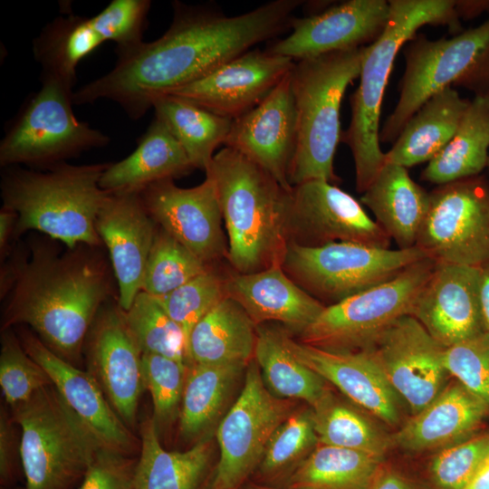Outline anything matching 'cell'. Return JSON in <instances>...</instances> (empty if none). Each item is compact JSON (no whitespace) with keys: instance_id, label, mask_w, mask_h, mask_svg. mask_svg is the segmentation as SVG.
<instances>
[{"instance_id":"f907efd6","label":"cell","mask_w":489,"mask_h":489,"mask_svg":"<svg viewBox=\"0 0 489 489\" xmlns=\"http://www.w3.org/2000/svg\"><path fill=\"white\" fill-rule=\"evenodd\" d=\"M30 255L29 246L14 244L6 258L1 262L0 297L5 299L14 288L16 280Z\"/></svg>"},{"instance_id":"f6af8a7d","label":"cell","mask_w":489,"mask_h":489,"mask_svg":"<svg viewBox=\"0 0 489 489\" xmlns=\"http://www.w3.org/2000/svg\"><path fill=\"white\" fill-rule=\"evenodd\" d=\"M489 455V433L436 451L429 464V474L438 489H461Z\"/></svg>"},{"instance_id":"44dd1931","label":"cell","mask_w":489,"mask_h":489,"mask_svg":"<svg viewBox=\"0 0 489 489\" xmlns=\"http://www.w3.org/2000/svg\"><path fill=\"white\" fill-rule=\"evenodd\" d=\"M480 267L436 263L410 315L444 348L485 331Z\"/></svg>"},{"instance_id":"2e32d148","label":"cell","mask_w":489,"mask_h":489,"mask_svg":"<svg viewBox=\"0 0 489 489\" xmlns=\"http://www.w3.org/2000/svg\"><path fill=\"white\" fill-rule=\"evenodd\" d=\"M154 222L206 264L227 257L228 246L214 180L182 188L173 179L156 182L139 193Z\"/></svg>"},{"instance_id":"7c38bea8","label":"cell","mask_w":489,"mask_h":489,"mask_svg":"<svg viewBox=\"0 0 489 489\" xmlns=\"http://www.w3.org/2000/svg\"><path fill=\"white\" fill-rule=\"evenodd\" d=\"M244 376L237 399L216 428L219 459L209 489H240L257 470L274 431L296 409L297 400L268 389L254 360Z\"/></svg>"},{"instance_id":"b9f144b4","label":"cell","mask_w":489,"mask_h":489,"mask_svg":"<svg viewBox=\"0 0 489 489\" xmlns=\"http://www.w3.org/2000/svg\"><path fill=\"white\" fill-rule=\"evenodd\" d=\"M225 278L212 267L174 291L155 296L169 317L182 329L187 350L196 324L225 298Z\"/></svg>"},{"instance_id":"ba28073f","label":"cell","mask_w":489,"mask_h":489,"mask_svg":"<svg viewBox=\"0 0 489 489\" xmlns=\"http://www.w3.org/2000/svg\"><path fill=\"white\" fill-rule=\"evenodd\" d=\"M25 489H71L101 448L53 385L12 407Z\"/></svg>"},{"instance_id":"816d5d0a","label":"cell","mask_w":489,"mask_h":489,"mask_svg":"<svg viewBox=\"0 0 489 489\" xmlns=\"http://www.w3.org/2000/svg\"><path fill=\"white\" fill-rule=\"evenodd\" d=\"M17 215L14 211L2 206L0 211V258L4 261L9 254L14 239Z\"/></svg>"},{"instance_id":"60d3db41","label":"cell","mask_w":489,"mask_h":489,"mask_svg":"<svg viewBox=\"0 0 489 489\" xmlns=\"http://www.w3.org/2000/svg\"><path fill=\"white\" fill-rule=\"evenodd\" d=\"M212 267L158 225L141 291L156 297L162 296Z\"/></svg>"},{"instance_id":"bcb514c9","label":"cell","mask_w":489,"mask_h":489,"mask_svg":"<svg viewBox=\"0 0 489 489\" xmlns=\"http://www.w3.org/2000/svg\"><path fill=\"white\" fill-rule=\"evenodd\" d=\"M444 363L448 374L489 408V333L446 348Z\"/></svg>"},{"instance_id":"484cf974","label":"cell","mask_w":489,"mask_h":489,"mask_svg":"<svg viewBox=\"0 0 489 489\" xmlns=\"http://www.w3.org/2000/svg\"><path fill=\"white\" fill-rule=\"evenodd\" d=\"M488 415V407L455 379L391 435L392 446L408 452L437 451L476 435Z\"/></svg>"},{"instance_id":"7a4b0ae2","label":"cell","mask_w":489,"mask_h":489,"mask_svg":"<svg viewBox=\"0 0 489 489\" xmlns=\"http://www.w3.org/2000/svg\"><path fill=\"white\" fill-rule=\"evenodd\" d=\"M55 241L30 238L29 258L5 298L1 331L27 325L75 366L97 313L116 294V279L102 247L82 244L62 253Z\"/></svg>"},{"instance_id":"ab89813d","label":"cell","mask_w":489,"mask_h":489,"mask_svg":"<svg viewBox=\"0 0 489 489\" xmlns=\"http://www.w3.org/2000/svg\"><path fill=\"white\" fill-rule=\"evenodd\" d=\"M312 409H295L274 431L257 468L264 480H284L315 448Z\"/></svg>"},{"instance_id":"30bf717a","label":"cell","mask_w":489,"mask_h":489,"mask_svg":"<svg viewBox=\"0 0 489 489\" xmlns=\"http://www.w3.org/2000/svg\"><path fill=\"white\" fill-rule=\"evenodd\" d=\"M426 257L417 246L393 250L352 242L316 247L289 243L282 267L327 306L388 281Z\"/></svg>"},{"instance_id":"9c48e42d","label":"cell","mask_w":489,"mask_h":489,"mask_svg":"<svg viewBox=\"0 0 489 489\" xmlns=\"http://www.w3.org/2000/svg\"><path fill=\"white\" fill-rule=\"evenodd\" d=\"M41 89L23 106L0 143V165L49 168L110 141L80 121L72 110V88L42 76Z\"/></svg>"},{"instance_id":"ffe728a7","label":"cell","mask_w":489,"mask_h":489,"mask_svg":"<svg viewBox=\"0 0 489 489\" xmlns=\"http://www.w3.org/2000/svg\"><path fill=\"white\" fill-rule=\"evenodd\" d=\"M296 141L297 119L290 71L258 105L233 120L224 145L260 166L290 191L292 187L289 169Z\"/></svg>"},{"instance_id":"f35d334b","label":"cell","mask_w":489,"mask_h":489,"mask_svg":"<svg viewBox=\"0 0 489 489\" xmlns=\"http://www.w3.org/2000/svg\"><path fill=\"white\" fill-rule=\"evenodd\" d=\"M125 312L127 324L142 353L157 354L187 364V342L182 329L156 297L143 291Z\"/></svg>"},{"instance_id":"d6a6232c","label":"cell","mask_w":489,"mask_h":489,"mask_svg":"<svg viewBox=\"0 0 489 489\" xmlns=\"http://www.w3.org/2000/svg\"><path fill=\"white\" fill-rule=\"evenodd\" d=\"M248 365L195 362L187 365L178 414L179 430L185 438L200 437L218 420Z\"/></svg>"},{"instance_id":"681fc988","label":"cell","mask_w":489,"mask_h":489,"mask_svg":"<svg viewBox=\"0 0 489 489\" xmlns=\"http://www.w3.org/2000/svg\"><path fill=\"white\" fill-rule=\"evenodd\" d=\"M13 419L1 408L0 413V475L2 482L10 480L14 466L16 446Z\"/></svg>"},{"instance_id":"83f0119b","label":"cell","mask_w":489,"mask_h":489,"mask_svg":"<svg viewBox=\"0 0 489 489\" xmlns=\"http://www.w3.org/2000/svg\"><path fill=\"white\" fill-rule=\"evenodd\" d=\"M429 200V192L411 178L407 168L390 163L381 168L360 197L398 249L416 245Z\"/></svg>"},{"instance_id":"8fae6325","label":"cell","mask_w":489,"mask_h":489,"mask_svg":"<svg viewBox=\"0 0 489 489\" xmlns=\"http://www.w3.org/2000/svg\"><path fill=\"white\" fill-rule=\"evenodd\" d=\"M435 265L426 257L388 281L325 306L296 340L333 351L365 350L399 318L410 315Z\"/></svg>"},{"instance_id":"4316f807","label":"cell","mask_w":489,"mask_h":489,"mask_svg":"<svg viewBox=\"0 0 489 489\" xmlns=\"http://www.w3.org/2000/svg\"><path fill=\"white\" fill-rule=\"evenodd\" d=\"M193 166L167 125L155 117L138 140L137 149L124 159L110 163L100 187L113 194L140 193L149 186L188 174Z\"/></svg>"},{"instance_id":"f546056e","label":"cell","mask_w":489,"mask_h":489,"mask_svg":"<svg viewBox=\"0 0 489 489\" xmlns=\"http://www.w3.org/2000/svg\"><path fill=\"white\" fill-rule=\"evenodd\" d=\"M140 436L134 489H203L212 463L210 438L204 437L186 451H168L152 418L143 422Z\"/></svg>"},{"instance_id":"d4e9b609","label":"cell","mask_w":489,"mask_h":489,"mask_svg":"<svg viewBox=\"0 0 489 489\" xmlns=\"http://www.w3.org/2000/svg\"><path fill=\"white\" fill-rule=\"evenodd\" d=\"M226 295L236 301L256 326L276 321L300 335L325 305L312 297L283 271L282 265L225 278Z\"/></svg>"},{"instance_id":"e575fe53","label":"cell","mask_w":489,"mask_h":489,"mask_svg":"<svg viewBox=\"0 0 489 489\" xmlns=\"http://www.w3.org/2000/svg\"><path fill=\"white\" fill-rule=\"evenodd\" d=\"M383 458L318 443L283 486L292 489H371Z\"/></svg>"},{"instance_id":"ee69618b","label":"cell","mask_w":489,"mask_h":489,"mask_svg":"<svg viewBox=\"0 0 489 489\" xmlns=\"http://www.w3.org/2000/svg\"><path fill=\"white\" fill-rule=\"evenodd\" d=\"M145 388L153 403L158 430L178 417L186 380L187 364L157 354L142 353Z\"/></svg>"},{"instance_id":"836d02e7","label":"cell","mask_w":489,"mask_h":489,"mask_svg":"<svg viewBox=\"0 0 489 489\" xmlns=\"http://www.w3.org/2000/svg\"><path fill=\"white\" fill-rule=\"evenodd\" d=\"M489 95L475 96L452 139L421 174L437 186L480 175L489 160Z\"/></svg>"},{"instance_id":"7dc6e473","label":"cell","mask_w":489,"mask_h":489,"mask_svg":"<svg viewBox=\"0 0 489 489\" xmlns=\"http://www.w3.org/2000/svg\"><path fill=\"white\" fill-rule=\"evenodd\" d=\"M150 5L149 0H113L94 18L107 41L123 51L143 42Z\"/></svg>"},{"instance_id":"5bb4252c","label":"cell","mask_w":489,"mask_h":489,"mask_svg":"<svg viewBox=\"0 0 489 489\" xmlns=\"http://www.w3.org/2000/svg\"><path fill=\"white\" fill-rule=\"evenodd\" d=\"M288 244L316 247L352 242L389 248L390 237L348 192L326 180L292 187L287 216Z\"/></svg>"},{"instance_id":"6f0895ef","label":"cell","mask_w":489,"mask_h":489,"mask_svg":"<svg viewBox=\"0 0 489 489\" xmlns=\"http://www.w3.org/2000/svg\"><path fill=\"white\" fill-rule=\"evenodd\" d=\"M240 489H292V488H288L284 486L277 487V486H273L269 484L248 483L244 484V486L243 485Z\"/></svg>"},{"instance_id":"9f6ffc18","label":"cell","mask_w":489,"mask_h":489,"mask_svg":"<svg viewBox=\"0 0 489 489\" xmlns=\"http://www.w3.org/2000/svg\"><path fill=\"white\" fill-rule=\"evenodd\" d=\"M461 489H489V455L472 478Z\"/></svg>"},{"instance_id":"603a6c76","label":"cell","mask_w":489,"mask_h":489,"mask_svg":"<svg viewBox=\"0 0 489 489\" xmlns=\"http://www.w3.org/2000/svg\"><path fill=\"white\" fill-rule=\"evenodd\" d=\"M95 227L115 275L118 303L127 312L142 290L158 225L147 212L139 193H110Z\"/></svg>"},{"instance_id":"11a10c76","label":"cell","mask_w":489,"mask_h":489,"mask_svg":"<svg viewBox=\"0 0 489 489\" xmlns=\"http://www.w3.org/2000/svg\"><path fill=\"white\" fill-rule=\"evenodd\" d=\"M456 11L460 18H470L489 11V1H456Z\"/></svg>"},{"instance_id":"7402d4cb","label":"cell","mask_w":489,"mask_h":489,"mask_svg":"<svg viewBox=\"0 0 489 489\" xmlns=\"http://www.w3.org/2000/svg\"><path fill=\"white\" fill-rule=\"evenodd\" d=\"M18 338L26 353L46 371L64 404L101 448L125 455L135 448V437L87 370L56 355L27 329L23 328Z\"/></svg>"},{"instance_id":"4dcf8cb0","label":"cell","mask_w":489,"mask_h":489,"mask_svg":"<svg viewBox=\"0 0 489 489\" xmlns=\"http://www.w3.org/2000/svg\"><path fill=\"white\" fill-rule=\"evenodd\" d=\"M256 339L257 326L236 301L226 296L192 330L187 365L249 364L254 360Z\"/></svg>"},{"instance_id":"db71d44e","label":"cell","mask_w":489,"mask_h":489,"mask_svg":"<svg viewBox=\"0 0 489 489\" xmlns=\"http://www.w3.org/2000/svg\"><path fill=\"white\" fill-rule=\"evenodd\" d=\"M481 269L480 299L484 330L489 333V262Z\"/></svg>"},{"instance_id":"8d00e7d4","label":"cell","mask_w":489,"mask_h":489,"mask_svg":"<svg viewBox=\"0 0 489 489\" xmlns=\"http://www.w3.org/2000/svg\"><path fill=\"white\" fill-rule=\"evenodd\" d=\"M151 104L155 117L167 125L193 168L206 171L216 149L224 145L233 120L170 94L155 95Z\"/></svg>"},{"instance_id":"52a82bcc","label":"cell","mask_w":489,"mask_h":489,"mask_svg":"<svg viewBox=\"0 0 489 489\" xmlns=\"http://www.w3.org/2000/svg\"><path fill=\"white\" fill-rule=\"evenodd\" d=\"M408 43L399 98L379 132L383 143L395 142L410 117L446 88L455 85L475 96L489 95V17L451 38L417 34Z\"/></svg>"},{"instance_id":"8992f818","label":"cell","mask_w":489,"mask_h":489,"mask_svg":"<svg viewBox=\"0 0 489 489\" xmlns=\"http://www.w3.org/2000/svg\"><path fill=\"white\" fill-rule=\"evenodd\" d=\"M366 46L294 62L291 77L297 141L288 177L292 187L314 179L339 181L333 161L342 137L341 101L360 76Z\"/></svg>"},{"instance_id":"c3c4849f","label":"cell","mask_w":489,"mask_h":489,"mask_svg":"<svg viewBox=\"0 0 489 489\" xmlns=\"http://www.w3.org/2000/svg\"><path fill=\"white\" fill-rule=\"evenodd\" d=\"M136 463L125 454L99 448L79 489H134Z\"/></svg>"},{"instance_id":"f1b7e54d","label":"cell","mask_w":489,"mask_h":489,"mask_svg":"<svg viewBox=\"0 0 489 489\" xmlns=\"http://www.w3.org/2000/svg\"><path fill=\"white\" fill-rule=\"evenodd\" d=\"M470 101L453 87L435 93L407 121L392 148L385 153V164L408 168L428 163L452 139Z\"/></svg>"},{"instance_id":"f5cc1de1","label":"cell","mask_w":489,"mask_h":489,"mask_svg":"<svg viewBox=\"0 0 489 489\" xmlns=\"http://www.w3.org/2000/svg\"><path fill=\"white\" fill-rule=\"evenodd\" d=\"M371 489H417L410 482L394 472L382 471Z\"/></svg>"},{"instance_id":"cb8c5ba5","label":"cell","mask_w":489,"mask_h":489,"mask_svg":"<svg viewBox=\"0 0 489 489\" xmlns=\"http://www.w3.org/2000/svg\"><path fill=\"white\" fill-rule=\"evenodd\" d=\"M284 340L297 360L337 388L354 405L388 426L399 425L401 399L367 353L307 345L287 330Z\"/></svg>"},{"instance_id":"e0dca14e","label":"cell","mask_w":489,"mask_h":489,"mask_svg":"<svg viewBox=\"0 0 489 489\" xmlns=\"http://www.w3.org/2000/svg\"><path fill=\"white\" fill-rule=\"evenodd\" d=\"M107 302L97 313L86 336L83 351L87 371L96 380L120 419L136 421L139 399L145 388L142 352L116 303Z\"/></svg>"},{"instance_id":"1f68e13d","label":"cell","mask_w":489,"mask_h":489,"mask_svg":"<svg viewBox=\"0 0 489 489\" xmlns=\"http://www.w3.org/2000/svg\"><path fill=\"white\" fill-rule=\"evenodd\" d=\"M285 331L283 326H257L254 360L264 384L273 395L302 400L312 408L331 388L327 381L297 360L288 349Z\"/></svg>"},{"instance_id":"3957f363","label":"cell","mask_w":489,"mask_h":489,"mask_svg":"<svg viewBox=\"0 0 489 489\" xmlns=\"http://www.w3.org/2000/svg\"><path fill=\"white\" fill-rule=\"evenodd\" d=\"M215 182L227 235V259L238 273L282 265L288 245L292 190L267 171L225 147L205 171Z\"/></svg>"},{"instance_id":"680465c9","label":"cell","mask_w":489,"mask_h":489,"mask_svg":"<svg viewBox=\"0 0 489 489\" xmlns=\"http://www.w3.org/2000/svg\"><path fill=\"white\" fill-rule=\"evenodd\" d=\"M488 167H489V160H488Z\"/></svg>"},{"instance_id":"9a60e30c","label":"cell","mask_w":489,"mask_h":489,"mask_svg":"<svg viewBox=\"0 0 489 489\" xmlns=\"http://www.w3.org/2000/svg\"><path fill=\"white\" fill-rule=\"evenodd\" d=\"M445 349L416 318L405 315L362 351L415 415L446 385Z\"/></svg>"},{"instance_id":"5b68a950","label":"cell","mask_w":489,"mask_h":489,"mask_svg":"<svg viewBox=\"0 0 489 489\" xmlns=\"http://www.w3.org/2000/svg\"><path fill=\"white\" fill-rule=\"evenodd\" d=\"M389 19L380 36L366 46L360 84L351 96V119L342 134L352 154L356 189L363 193L385 165L379 145L382 101L394 61L403 45L424 25L463 31L455 0H390Z\"/></svg>"},{"instance_id":"ac0fdd59","label":"cell","mask_w":489,"mask_h":489,"mask_svg":"<svg viewBox=\"0 0 489 489\" xmlns=\"http://www.w3.org/2000/svg\"><path fill=\"white\" fill-rule=\"evenodd\" d=\"M294 62L250 50L206 75L167 93L216 115L235 120L258 105L291 71Z\"/></svg>"},{"instance_id":"74e56055","label":"cell","mask_w":489,"mask_h":489,"mask_svg":"<svg viewBox=\"0 0 489 489\" xmlns=\"http://www.w3.org/2000/svg\"><path fill=\"white\" fill-rule=\"evenodd\" d=\"M312 409L320 444L360 451L379 458L393 447L391 435L370 419L369 413L330 393Z\"/></svg>"},{"instance_id":"7bdbcfd3","label":"cell","mask_w":489,"mask_h":489,"mask_svg":"<svg viewBox=\"0 0 489 489\" xmlns=\"http://www.w3.org/2000/svg\"><path fill=\"white\" fill-rule=\"evenodd\" d=\"M0 386L12 408L51 386L46 371L24 350L12 329L1 331Z\"/></svg>"},{"instance_id":"6da1fadb","label":"cell","mask_w":489,"mask_h":489,"mask_svg":"<svg viewBox=\"0 0 489 489\" xmlns=\"http://www.w3.org/2000/svg\"><path fill=\"white\" fill-rule=\"evenodd\" d=\"M301 0H274L226 16L201 6L173 3L169 28L158 39L117 51L114 68L73 93L76 105L107 99L136 120L167 93L212 72L251 47L289 30Z\"/></svg>"},{"instance_id":"d6986e66","label":"cell","mask_w":489,"mask_h":489,"mask_svg":"<svg viewBox=\"0 0 489 489\" xmlns=\"http://www.w3.org/2000/svg\"><path fill=\"white\" fill-rule=\"evenodd\" d=\"M389 13L388 1H344L317 14L293 18L288 35L267 50L295 62L369 45L383 33Z\"/></svg>"},{"instance_id":"4fadbf2b","label":"cell","mask_w":489,"mask_h":489,"mask_svg":"<svg viewBox=\"0 0 489 489\" xmlns=\"http://www.w3.org/2000/svg\"><path fill=\"white\" fill-rule=\"evenodd\" d=\"M416 245L436 263L482 267L489 262V180L475 176L437 186Z\"/></svg>"},{"instance_id":"277c9868","label":"cell","mask_w":489,"mask_h":489,"mask_svg":"<svg viewBox=\"0 0 489 489\" xmlns=\"http://www.w3.org/2000/svg\"><path fill=\"white\" fill-rule=\"evenodd\" d=\"M110 163L56 164L44 170L5 168L0 184L3 206L14 211V239L38 231L67 248L84 244L104 247L97 216L110 192L100 180Z\"/></svg>"},{"instance_id":"d590c367","label":"cell","mask_w":489,"mask_h":489,"mask_svg":"<svg viewBox=\"0 0 489 489\" xmlns=\"http://www.w3.org/2000/svg\"><path fill=\"white\" fill-rule=\"evenodd\" d=\"M107 42L93 16H59L47 24L33 43L42 76L61 81L72 88L79 62Z\"/></svg>"}]
</instances>
